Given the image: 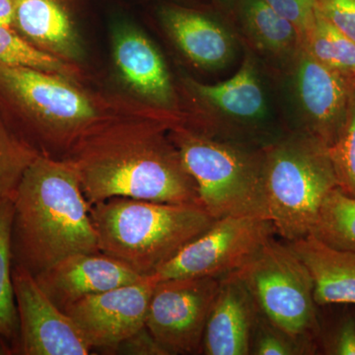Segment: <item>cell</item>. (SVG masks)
<instances>
[{
  "label": "cell",
  "instance_id": "obj_1",
  "mask_svg": "<svg viewBox=\"0 0 355 355\" xmlns=\"http://www.w3.org/2000/svg\"><path fill=\"white\" fill-rule=\"evenodd\" d=\"M179 114L146 108L84 135L64 160L89 205L113 198L202 205L197 184L169 137Z\"/></svg>",
  "mask_w": 355,
  "mask_h": 355
},
{
  "label": "cell",
  "instance_id": "obj_2",
  "mask_svg": "<svg viewBox=\"0 0 355 355\" xmlns=\"http://www.w3.org/2000/svg\"><path fill=\"white\" fill-rule=\"evenodd\" d=\"M12 200L13 263L33 277L71 254L100 252L90 205L64 159L39 154Z\"/></svg>",
  "mask_w": 355,
  "mask_h": 355
},
{
  "label": "cell",
  "instance_id": "obj_3",
  "mask_svg": "<svg viewBox=\"0 0 355 355\" xmlns=\"http://www.w3.org/2000/svg\"><path fill=\"white\" fill-rule=\"evenodd\" d=\"M144 108L90 92L58 74L0 64V113L41 155L64 159L84 135Z\"/></svg>",
  "mask_w": 355,
  "mask_h": 355
},
{
  "label": "cell",
  "instance_id": "obj_4",
  "mask_svg": "<svg viewBox=\"0 0 355 355\" xmlns=\"http://www.w3.org/2000/svg\"><path fill=\"white\" fill-rule=\"evenodd\" d=\"M100 252L149 277L216 220L202 205L113 198L90 207Z\"/></svg>",
  "mask_w": 355,
  "mask_h": 355
},
{
  "label": "cell",
  "instance_id": "obj_5",
  "mask_svg": "<svg viewBox=\"0 0 355 355\" xmlns=\"http://www.w3.org/2000/svg\"><path fill=\"white\" fill-rule=\"evenodd\" d=\"M190 100L184 125L216 139L263 148L288 132L279 93L272 74L256 53H246L240 69L227 80L202 83L183 80Z\"/></svg>",
  "mask_w": 355,
  "mask_h": 355
},
{
  "label": "cell",
  "instance_id": "obj_6",
  "mask_svg": "<svg viewBox=\"0 0 355 355\" xmlns=\"http://www.w3.org/2000/svg\"><path fill=\"white\" fill-rule=\"evenodd\" d=\"M268 219L286 242L309 235L324 198L338 188L326 144L291 130L263 147Z\"/></svg>",
  "mask_w": 355,
  "mask_h": 355
},
{
  "label": "cell",
  "instance_id": "obj_7",
  "mask_svg": "<svg viewBox=\"0 0 355 355\" xmlns=\"http://www.w3.org/2000/svg\"><path fill=\"white\" fill-rule=\"evenodd\" d=\"M184 167L197 184L203 209L216 219H268L263 190V147L209 137L179 123L169 130Z\"/></svg>",
  "mask_w": 355,
  "mask_h": 355
},
{
  "label": "cell",
  "instance_id": "obj_8",
  "mask_svg": "<svg viewBox=\"0 0 355 355\" xmlns=\"http://www.w3.org/2000/svg\"><path fill=\"white\" fill-rule=\"evenodd\" d=\"M234 273L251 293L259 312L293 338L316 345L320 335L314 282L288 243H266Z\"/></svg>",
  "mask_w": 355,
  "mask_h": 355
},
{
  "label": "cell",
  "instance_id": "obj_9",
  "mask_svg": "<svg viewBox=\"0 0 355 355\" xmlns=\"http://www.w3.org/2000/svg\"><path fill=\"white\" fill-rule=\"evenodd\" d=\"M279 72L280 103L287 127L331 146L347 119L354 77L321 64L302 46L291 64Z\"/></svg>",
  "mask_w": 355,
  "mask_h": 355
},
{
  "label": "cell",
  "instance_id": "obj_10",
  "mask_svg": "<svg viewBox=\"0 0 355 355\" xmlns=\"http://www.w3.org/2000/svg\"><path fill=\"white\" fill-rule=\"evenodd\" d=\"M277 234L272 222L256 216L216 219L154 273L158 282L173 279H221L237 272Z\"/></svg>",
  "mask_w": 355,
  "mask_h": 355
},
{
  "label": "cell",
  "instance_id": "obj_11",
  "mask_svg": "<svg viewBox=\"0 0 355 355\" xmlns=\"http://www.w3.org/2000/svg\"><path fill=\"white\" fill-rule=\"evenodd\" d=\"M219 286L220 279L214 277L158 282L151 296L146 328L166 354H200Z\"/></svg>",
  "mask_w": 355,
  "mask_h": 355
},
{
  "label": "cell",
  "instance_id": "obj_12",
  "mask_svg": "<svg viewBox=\"0 0 355 355\" xmlns=\"http://www.w3.org/2000/svg\"><path fill=\"white\" fill-rule=\"evenodd\" d=\"M158 280L154 275L133 284L92 294L64 310L92 349L116 352L133 334L146 327L147 314Z\"/></svg>",
  "mask_w": 355,
  "mask_h": 355
},
{
  "label": "cell",
  "instance_id": "obj_13",
  "mask_svg": "<svg viewBox=\"0 0 355 355\" xmlns=\"http://www.w3.org/2000/svg\"><path fill=\"white\" fill-rule=\"evenodd\" d=\"M18 319L17 354L88 355L93 349L71 318L48 297L31 273L12 266Z\"/></svg>",
  "mask_w": 355,
  "mask_h": 355
},
{
  "label": "cell",
  "instance_id": "obj_14",
  "mask_svg": "<svg viewBox=\"0 0 355 355\" xmlns=\"http://www.w3.org/2000/svg\"><path fill=\"white\" fill-rule=\"evenodd\" d=\"M112 48L119 76L139 103L184 118L164 58L139 28L128 21L116 22L112 30Z\"/></svg>",
  "mask_w": 355,
  "mask_h": 355
},
{
  "label": "cell",
  "instance_id": "obj_15",
  "mask_svg": "<svg viewBox=\"0 0 355 355\" xmlns=\"http://www.w3.org/2000/svg\"><path fill=\"white\" fill-rule=\"evenodd\" d=\"M142 277L121 261L98 252L71 254L35 279L48 297L64 311L89 295L133 284Z\"/></svg>",
  "mask_w": 355,
  "mask_h": 355
},
{
  "label": "cell",
  "instance_id": "obj_16",
  "mask_svg": "<svg viewBox=\"0 0 355 355\" xmlns=\"http://www.w3.org/2000/svg\"><path fill=\"white\" fill-rule=\"evenodd\" d=\"M260 312L234 273L221 277L202 343L207 355H249Z\"/></svg>",
  "mask_w": 355,
  "mask_h": 355
},
{
  "label": "cell",
  "instance_id": "obj_17",
  "mask_svg": "<svg viewBox=\"0 0 355 355\" xmlns=\"http://www.w3.org/2000/svg\"><path fill=\"white\" fill-rule=\"evenodd\" d=\"M159 19L184 57L200 69L219 70L234 60V34L223 23L193 9L165 6Z\"/></svg>",
  "mask_w": 355,
  "mask_h": 355
},
{
  "label": "cell",
  "instance_id": "obj_18",
  "mask_svg": "<svg viewBox=\"0 0 355 355\" xmlns=\"http://www.w3.org/2000/svg\"><path fill=\"white\" fill-rule=\"evenodd\" d=\"M11 27L40 50L80 62L83 49L64 0H15Z\"/></svg>",
  "mask_w": 355,
  "mask_h": 355
},
{
  "label": "cell",
  "instance_id": "obj_19",
  "mask_svg": "<svg viewBox=\"0 0 355 355\" xmlns=\"http://www.w3.org/2000/svg\"><path fill=\"white\" fill-rule=\"evenodd\" d=\"M287 243L309 270L317 305H355V252L335 249L312 235Z\"/></svg>",
  "mask_w": 355,
  "mask_h": 355
},
{
  "label": "cell",
  "instance_id": "obj_20",
  "mask_svg": "<svg viewBox=\"0 0 355 355\" xmlns=\"http://www.w3.org/2000/svg\"><path fill=\"white\" fill-rule=\"evenodd\" d=\"M232 15L253 53L268 60L277 71L291 64L302 46L297 28L263 0H239Z\"/></svg>",
  "mask_w": 355,
  "mask_h": 355
},
{
  "label": "cell",
  "instance_id": "obj_21",
  "mask_svg": "<svg viewBox=\"0 0 355 355\" xmlns=\"http://www.w3.org/2000/svg\"><path fill=\"white\" fill-rule=\"evenodd\" d=\"M301 44L318 62L355 78L354 42L336 29L317 9L314 20L303 35Z\"/></svg>",
  "mask_w": 355,
  "mask_h": 355
},
{
  "label": "cell",
  "instance_id": "obj_22",
  "mask_svg": "<svg viewBox=\"0 0 355 355\" xmlns=\"http://www.w3.org/2000/svg\"><path fill=\"white\" fill-rule=\"evenodd\" d=\"M328 246L355 252V198L334 189L324 198L310 234Z\"/></svg>",
  "mask_w": 355,
  "mask_h": 355
},
{
  "label": "cell",
  "instance_id": "obj_23",
  "mask_svg": "<svg viewBox=\"0 0 355 355\" xmlns=\"http://www.w3.org/2000/svg\"><path fill=\"white\" fill-rule=\"evenodd\" d=\"M12 216L13 200H6L0 202V335L12 343L15 354H17L19 319L12 280Z\"/></svg>",
  "mask_w": 355,
  "mask_h": 355
},
{
  "label": "cell",
  "instance_id": "obj_24",
  "mask_svg": "<svg viewBox=\"0 0 355 355\" xmlns=\"http://www.w3.org/2000/svg\"><path fill=\"white\" fill-rule=\"evenodd\" d=\"M0 64L28 67L81 83L84 76L77 64L40 50L12 27L0 25Z\"/></svg>",
  "mask_w": 355,
  "mask_h": 355
},
{
  "label": "cell",
  "instance_id": "obj_25",
  "mask_svg": "<svg viewBox=\"0 0 355 355\" xmlns=\"http://www.w3.org/2000/svg\"><path fill=\"white\" fill-rule=\"evenodd\" d=\"M38 155L0 113V202L12 200L26 170Z\"/></svg>",
  "mask_w": 355,
  "mask_h": 355
},
{
  "label": "cell",
  "instance_id": "obj_26",
  "mask_svg": "<svg viewBox=\"0 0 355 355\" xmlns=\"http://www.w3.org/2000/svg\"><path fill=\"white\" fill-rule=\"evenodd\" d=\"M328 148L338 188L355 198V88L342 130Z\"/></svg>",
  "mask_w": 355,
  "mask_h": 355
},
{
  "label": "cell",
  "instance_id": "obj_27",
  "mask_svg": "<svg viewBox=\"0 0 355 355\" xmlns=\"http://www.w3.org/2000/svg\"><path fill=\"white\" fill-rule=\"evenodd\" d=\"M316 345H311L280 330L260 314L251 343L254 355L313 354Z\"/></svg>",
  "mask_w": 355,
  "mask_h": 355
},
{
  "label": "cell",
  "instance_id": "obj_28",
  "mask_svg": "<svg viewBox=\"0 0 355 355\" xmlns=\"http://www.w3.org/2000/svg\"><path fill=\"white\" fill-rule=\"evenodd\" d=\"M316 9L355 43V0H317Z\"/></svg>",
  "mask_w": 355,
  "mask_h": 355
},
{
  "label": "cell",
  "instance_id": "obj_29",
  "mask_svg": "<svg viewBox=\"0 0 355 355\" xmlns=\"http://www.w3.org/2000/svg\"><path fill=\"white\" fill-rule=\"evenodd\" d=\"M297 28L301 39L312 24L317 0H263Z\"/></svg>",
  "mask_w": 355,
  "mask_h": 355
},
{
  "label": "cell",
  "instance_id": "obj_30",
  "mask_svg": "<svg viewBox=\"0 0 355 355\" xmlns=\"http://www.w3.org/2000/svg\"><path fill=\"white\" fill-rule=\"evenodd\" d=\"M327 354L355 355V319L347 317L336 327L324 343Z\"/></svg>",
  "mask_w": 355,
  "mask_h": 355
},
{
  "label": "cell",
  "instance_id": "obj_31",
  "mask_svg": "<svg viewBox=\"0 0 355 355\" xmlns=\"http://www.w3.org/2000/svg\"><path fill=\"white\" fill-rule=\"evenodd\" d=\"M116 352L127 354L165 355L166 352L156 342L146 327L133 334L116 347Z\"/></svg>",
  "mask_w": 355,
  "mask_h": 355
},
{
  "label": "cell",
  "instance_id": "obj_32",
  "mask_svg": "<svg viewBox=\"0 0 355 355\" xmlns=\"http://www.w3.org/2000/svg\"><path fill=\"white\" fill-rule=\"evenodd\" d=\"M15 12V0H0V25L11 27Z\"/></svg>",
  "mask_w": 355,
  "mask_h": 355
},
{
  "label": "cell",
  "instance_id": "obj_33",
  "mask_svg": "<svg viewBox=\"0 0 355 355\" xmlns=\"http://www.w3.org/2000/svg\"><path fill=\"white\" fill-rule=\"evenodd\" d=\"M15 354L12 343L6 340L3 336L0 335V355Z\"/></svg>",
  "mask_w": 355,
  "mask_h": 355
},
{
  "label": "cell",
  "instance_id": "obj_34",
  "mask_svg": "<svg viewBox=\"0 0 355 355\" xmlns=\"http://www.w3.org/2000/svg\"><path fill=\"white\" fill-rule=\"evenodd\" d=\"M219 6L228 13L232 14L239 0H216Z\"/></svg>",
  "mask_w": 355,
  "mask_h": 355
}]
</instances>
